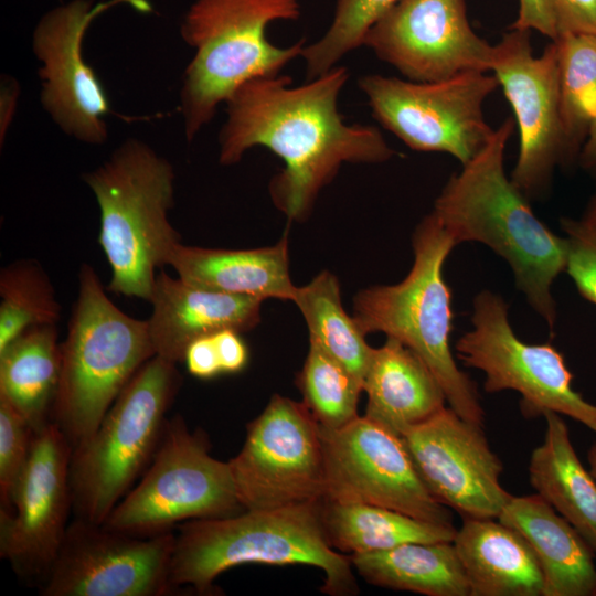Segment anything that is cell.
Returning <instances> with one entry per match:
<instances>
[{"instance_id": "8d00e7d4", "label": "cell", "mask_w": 596, "mask_h": 596, "mask_svg": "<svg viewBox=\"0 0 596 596\" xmlns=\"http://www.w3.org/2000/svg\"><path fill=\"white\" fill-rule=\"evenodd\" d=\"M510 28L535 30L552 41L557 39V30L550 0H519L518 17Z\"/></svg>"}, {"instance_id": "f35d334b", "label": "cell", "mask_w": 596, "mask_h": 596, "mask_svg": "<svg viewBox=\"0 0 596 596\" xmlns=\"http://www.w3.org/2000/svg\"><path fill=\"white\" fill-rule=\"evenodd\" d=\"M222 373H237L248 361V350L241 332L225 329L212 334Z\"/></svg>"}, {"instance_id": "ab89813d", "label": "cell", "mask_w": 596, "mask_h": 596, "mask_svg": "<svg viewBox=\"0 0 596 596\" xmlns=\"http://www.w3.org/2000/svg\"><path fill=\"white\" fill-rule=\"evenodd\" d=\"M20 94L19 83L11 76H1L0 88V143L3 145V139L14 118L18 97Z\"/></svg>"}, {"instance_id": "cb8c5ba5", "label": "cell", "mask_w": 596, "mask_h": 596, "mask_svg": "<svg viewBox=\"0 0 596 596\" xmlns=\"http://www.w3.org/2000/svg\"><path fill=\"white\" fill-rule=\"evenodd\" d=\"M453 544L470 596H543V575L533 550L498 519H464Z\"/></svg>"}, {"instance_id": "9c48e42d", "label": "cell", "mask_w": 596, "mask_h": 596, "mask_svg": "<svg viewBox=\"0 0 596 596\" xmlns=\"http://www.w3.org/2000/svg\"><path fill=\"white\" fill-rule=\"evenodd\" d=\"M245 509L230 462L210 454L207 435L182 416L167 421L157 451L139 482L103 525L134 535L171 531L180 522L232 517Z\"/></svg>"}, {"instance_id": "d4e9b609", "label": "cell", "mask_w": 596, "mask_h": 596, "mask_svg": "<svg viewBox=\"0 0 596 596\" xmlns=\"http://www.w3.org/2000/svg\"><path fill=\"white\" fill-rule=\"evenodd\" d=\"M543 417V440L530 456V483L596 554V480L582 465L562 415L549 411Z\"/></svg>"}, {"instance_id": "4316f807", "label": "cell", "mask_w": 596, "mask_h": 596, "mask_svg": "<svg viewBox=\"0 0 596 596\" xmlns=\"http://www.w3.org/2000/svg\"><path fill=\"white\" fill-rule=\"evenodd\" d=\"M349 557L358 573L376 586L427 596H470L453 542L404 543Z\"/></svg>"}, {"instance_id": "44dd1931", "label": "cell", "mask_w": 596, "mask_h": 596, "mask_svg": "<svg viewBox=\"0 0 596 596\" xmlns=\"http://www.w3.org/2000/svg\"><path fill=\"white\" fill-rule=\"evenodd\" d=\"M497 519L533 550L543 575V596H596L595 552L538 493L512 496Z\"/></svg>"}, {"instance_id": "484cf974", "label": "cell", "mask_w": 596, "mask_h": 596, "mask_svg": "<svg viewBox=\"0 0 596 596\" xmlns=\"http://www.w3.org/2000/svg\"><path fill=\"white\" fill-rule=\"evenodd\" d=\"M60 374L56 324L30 328L0 351V398L38 433L52 422Z\"/></svg>"}, {"instance_id": "3957f363", "label": "cell", "mask_w": 596, "mask_h": 596, "mask_svg": "<svg viewBox=\"0 0 596 596\" xmlns=\"http://www.w3.org/2000/svg\"><path fill=\"white\" fill-rule=\"evenodd\" d=\"M321 501L183 522L175 534L171 583L202 593L210 592L221 573L237 565L304 564L324 573L323 593L356 594L350 557L327 541Z\"/></svg>"}, {"instance_id": "e0dca14e", "label": "cell", "mask_w": 596, "mask_h": 596, "mask_svg": "<svg viewBox=\"0 0 596 596\" xmlns=\"http://www.w3.org/2000/svg\"><path fill=\"white\" fill-rule=\"evenodd\" d=\"M363 45L421 83L488 72L493 50L472 30L465 0H398L371 26Z\"/></svg>"}, {"instance_id": "d590c367", "label": "cell", "mask_w": 596, "mask_h": 596, "mask_svg": "<svg viewBox=\"0 0 596 596\" xmlns=\"http://www.w3.org/2000/svg\"><path fill=\"white\" fill-rule=\"evenodd\" d=\"M550 1L557 38L568 33L596 34V0Z\"/></svg>"}, {"instance_id": "7bdbcfd3", "label": "cell", "mask_w": 596, "mask_h": 596, "mask_svg": "<svg viewBox=\"0 0 596 596\" xmlns=\"http://www.w3.org/2000/svg\"><path fill=\"white\" fill-rule=\"evenodd\" d=\"M588 465H589V471L594 479L596 480V440L590 446L588 454H587Z\"/></svg>"}, {"instance_id": "6da1fadb", "label": "cell", "mask_w": 596, "mask_h": 596, "mask_svg": "<svg viewBox=\"0 0 596 596\" xmlns=\"http://www.w3.org/2000/svg\"><path fill=\"white\" fill-rule=\"evenodd\" d=\"M349 78L343 66L300 86L289 76L252 79L226 102L219 134V161L236 164L254 147L278 156L285 167L268 187L274 205L289 221L310 215L320 191L343 163H382L395 151L374 126L349 125L338 97Z\"/></svg>"}, {"instance_id": "1f68e13d", "label": "cell", "mask_w": 596, "mask_h": 596, "mask_svg": "<svg viewBox=\"0 0 596 596\" xmlns=\"http://www.w3.org/2000/svg\"><path fill=\"white\" fill-rule=\"evenodd\" d=\"M296 383L302 403L321 428L337 429L359 416L363 384L313 342L309 343Z\"/></svg>"}, {"instance_id": "5bb4252c", "label": "cell", "mask_w": 596, "mask_h": 596, "mask_svg": "<svg viewBox=\"0 0 596 596\" xmlns=\"http://www.w3.org/2000/svg\"><path fill=\"white\" fill-rule=\"evenodd\" d=\"M324 497L341 503H366L419 520L453 524L448 508L422 480L398 435L358 416L337 429L321 428Z\"/></svg>"}, {"instance_id": "8992f818", "label": "cell", "mask_w": 596, "mask_h": 596, "mask_svg": "<svg viewBox=\"0 0 596 596\" xmlns=\"http://www.w3.org/2000/svg\"><path fill=\"white\" fill-rule=\"evenodd\" d=\"M299 15L298 0H194L180 28L183 41L194 49L180 91L188 141L242 85L277 76L301 57L304 39L281 47L266 36L272 22Z\"/></svg>"}, {"instance_id": "8fae6325", "label": "cell", "mask_w": 596, "mask_h": 596, "mask_svg": "<svg viewBox=\"0 0 596 596\" xmlns=\"http://www.w3.org/2000/svg\"><path fill=\"white\" fill-rule=\"evenodd\" d=\"M455 350L465 366L485 374L486 392L515 391L525 415L551 411L596 433V405L573 389V374L562 353L551 343L522 341L500 295L483 289L475 296L471 329L456 341Z\"/></svg>"}, {"instance_id": "74e56055", "label": "cell", "mask_w": 596, "mask_h": 596, "mask_svg": "<svg viewBox=\"0 0 596 596\" xmlns=\"http://www.w3.org/2000/svg\"><path fill=\"white\" fill-rule=\"evenodd\" d=\"M183 362L190 374L202 380L222 373L212 334L192 341L184 352Z\"/></svg>"}, {"instance_id": "7a4b0ae2", "label": "cell", "mask_w": 596, "mask_h": 596, "mask_svg": "<svg viewBox=\"0 0 596 596\" xmlns=\"http://www.w3.org/2000/svg\"><path fill=\"white\" fill-rule=\"evenodd\" d=\"M514 129L508 118L461 171L450 175L434 202V214L457 245L477 242L510 266L517 288L553 330L557 308L552 285L565 269L566 241L534 214L530 200L504 170Z\"/></svg>"}, {"instance_id": "277c9868", "label": "cell", "mask_w": 596, "mask_h": 596, "mask_svg": "<svg viewBox=\"0 0 596 596\" xmlns=\"http://www.w3.org/2000/svg\"><path fill=\"white\" fill-rule=\"evenodd\" d=\"M83 180L99 209L98 242L111 274L106 289L149 301L157 269L181 243L168 216L173 166L145 141L129 138Z\"/></svg>"}, {"instance_id": "52a82bcc", "label": "cell", "mask_w": 596, "mask_h": 596, "mask_svg": "<svg viewBox=\"0 0 596 596\" xmlns=\"http://www.w3.org/2000/svg\"><path fill=\"white\" fill-rule=\"evenodd\" d=\"M155 356L147 320L121 311L95 269L84 263L61 342V374L52 422L73 448L84 443L140 366Z\"/></svg>"}, {"instance_id": "e575fe53", "label": "cell", "mask_w": 596, "mask_h": 596, "mask_svg": "<svg viewBox=\"0 0 596 596\" xmlns=\"http://www.w3.org/2000/svg\"><path fill=\"white\" fill-rule=\"evenodd\" d=\"M566 241L565 269L578 292L596 306V226L586 221L562 217Z\"/></svg>"}, {"instance_id": "b9f144b4", "label": "cell", "mask_w": 596, "mask_h": 596, "mask_svg": "<svg viewBox=\"0 0 596 596\" xmlns=\"http://www.w3.org/2000/svg\"><path fill=\"white\" fill-rule=\"evenodd\" d=\"M584 219L596 226V192L589 201Z\"/></svg>"}, {"instance_id": "ba28073f", "label": "cell", "mask_w": 596, "mask_h": 596, "mask_svg": "<svg viewBox=\"0 0 596 596\" xmlns=\"http://www.w3.org/2000/svg\"><path fill=\"white\" fill-rule=\"evenodd\" d=\"M177 363L155 355L118 394L95 432L73 448L75 518L103 524L151 462L181 387Z\"/></svg>"}, {"instance_id": "ffe728a7", "label": "cell", "mask_w": 596, "mask_h": 596, "mask_svg": "<svg viewBox=\"0 0 596 596\" xmlns=\"http://www.w3.org/2000/svg\"><path fill=\"white\" fill-rule=\"evenodd\" d=\"M263 301L202 288L160 270L147 319L155 355L183 362L188 345L201 337L225 329L249 331L260 322Z\"/></svg>"}, {"instance_id": "7402d4cb", "label": "cell", "mask_w": 596, "mask_h": 596, "mask_svg": "<svg viewBox=\"0 0 596 596\" xmlns=\"http://www.w3.org/2000/svg\"><path fill=\"white\" fill-rule=\"evenodd\" d=\"M182 280L214 291L260 300H294L287 234L273 246L227 249L179 243L169 258Z\"/></svg>"}, {"instance_id": "4dcf8cb0", "label": "cell", "mask_w": 596, "mask_h": 596, "mask_svg": "<svg viewBox=\"0 0 596 596\" xmlns=\"http://www.w3.org/2000/svg\"><path fill=\"white\" fill-rule=\"evenodd\" d=\"M61 305L43 267L15 260L0 273V351L30 328L57 324Z\"/></svg>"}, {"instance_id": "4fadbf2b", "label": "cell", "mask_w": 596, "mask_h": 596, "mask_svg": "<svg viewBox=\"0 0 596 596\" xmlns=\"http://www.w3.org/2000/svg\"><path fill=\"white\" fill-rule=\"evenodd\" d=\"M531 32L510 28L493 45L490 68L513 109L520 132L518 160L510 178L530 201L544 196L555 168L573 159L562 118L557 46L552 41L534 56Z\"/></svg>"}, {"instance_id": "d6986e66", "label": "cell", "mask_w": 596, "mask_h": 596, "mask_svg": "<svg viewBox=\"0 0 596 596\" xmlns=\"http://www.w3.org/2000/svg\"><path fill=\"white\" fill-rule=\"evenodd\" d=\"M402 439L433 497L464 519H497L512 497L500 482L503 465L482 425L449 406L409 428Z\"/></svg>"}, {"instance_id": "f546056e", "label": "cell", "mask_w": 596, "mask_h": 596, "mask_svg": "<svg viewBox=\"0 0 596 596\" xmlns=\"http://www.w3.org/2000/svg\"><path fill=\"white\" fill-rule=\"evenodd\" d=\"M553 42L558 53L562 118L574 158L596 116V34L568 33Z\"/></svg>"}, {"instance_id": "f1b7e54d", "label": "cell", "mask_w": 596, "mask_h": 596, "mask_svg": "<svg viewBox=\"0 0 596 596\" xmlns=\"http://www.w3.org/2000/svg\"><path fill=\"white\" fill-rule=\"evenodd\" d=\"M292 302L306 321L309 341L363 384L373 348L354 318L345 312L336 275L322 270L307 285L297 286Z\"/></svg>"}, {"instance_id": "d6a6232c", "label": "cell", "mask_w": 596, "mask_h": 596, "mask_svg": "<svg viewBox=\"0 0 596 596\" xmlns=\"http://www.w3.org/2000/svg\"><path fill=\"white\" fill-rule=\"evenodd\" d=\"M397 1L336 0L330 26L319 40L302 50L307 81L326 74L344 55L362 46L371 26Z\"/></svg>"}, {"instance_id": "ac0fdd59", "label": "cell", "mask_w": 596, "mask_h": 596, "mask_svg": "<svg viewBox=\"0 0 596 596\" xmlns=\"http://www.w3.org/2000/svg\"><path fill=\"white\" fill-rule=\"evenodd\" d=\"M73 447L53 422L35 433L8 511H0V556L24 578L44 577L68 526Z\"/></svg>"}, {"instance_id": "5b68a950", "label": "cell", "mask_w": 596, "mask_h": 596, "mask_svg": "<svg viewBox=\"0 0 596 596\" xmlns=\"http://www.w3.org/2000/svg\"><path fill=\"white\" fill-rule=\"evenodd\" d=\"M455 246L434 212L426 215L412 236L414 262L406 277L394 285L359 290L353 318L365 336L383 332L418 354L440 383L449 407L483 426L477 386L458 368L450 349L453 297L443 270Z\"/></svg>"}, {"instance_id": "30bf717a", "label": "cell", "mask_w": 596, "mask_h": 596, "mask_svg": "<svg viewBox=\"0 0 596 596\" xmlns=\"http://www.w3.org/2000/svg\"><path fill=\"white\" fill-rule=\"evenodd\" d=\"M358 86L375 119L413 150L448 153L464 166L494 132L482 107L499 82L487 72L428 83L369 74Z\"/></svg>"}, {"instance_id": "2e32d148", "label": "cell", "mask_w": 596, "mask_h": 596, "mask_svg": "<svg viewBox=\"0 0 596 596\" xmlns=\"http://www.w3.org/2000/svg\"><path fill=\"white\" fill-rule=\"evenodd\" d=\"M120 4L142 13L152 10L147 0H72L44 13L32 34V50L41 63V105L66 135L88 145L107 140L105 118L111 108L102 82L85 62L83 42L91 23Z\"/></svg>"}, {"instance_id": "7c38bea8", "label": "cell", "mask_w": 596, "mask_h": 596, "mask_svg": "<svg viewBox=\"0 0 596 596\" xmlns=\"http://www.w3.org/2000/svg\"><path fill=\"white\" fill-rule=\"evenodd\" d=\"M228 462L245 510L275 509L324 497L321 426L302 402L273 395L248 424L241 451Z\"/></svg>"}, {"instance_id": "83f0119b", "label": "cell", "mask_w": 596, "mask_h": 596, "mask_svg": "<svg viewBox=\"0 0 596 596\" xmlns=\"http://www.w3.org/2000/svg\"><path fill=\"white\" fill-rule=\"evenodd\" d=\"M321 521L332 549L360 554L404 543L453 542L454 524L434 523L366 503H341L322 498Z\"/></svg>"}, {"instance_id": "60d3db41", "label": "cell", "mask_w": 596, "mask_h": 596, "mask_svg": "<svg viewBox=\"0 0 596 596\" xmlns=\"http://www.w3.org/2000/svg\"><path fill=\"white\" fill-rule=\"evenodd\" d=\"M578 158L581 166L589 173L596 175V116L590 121Z\"/></svg>"}, {"instance_id": "603a6c76", "label": "cell", "mask_w": 596, "mask_h": 596, "mask_svg": "<svg viewBox=\"0 0 596 596\" xmlns=\"http://www.w3.org/2000/svg\"><path fill=\"white\" fill-rule=\"evenodd\" d=\"M365 416L402 437L446 406L445 392L423 359L386 337L373 348L364 376Z\"/></svg>"}, {"instance_id": "9a60e30c", "label": "cell", "mask_w": 596, "mask_h": 596, "mask_svg": "<svg viewBox=\"0 0 596 596\" xmlns=\"http://www.w3.org/2000/svg\"><path fill=\"white\" fill-rule=\"evenodd\" d=\"M175 534L134 535L75 518L42 578L44 596H162Z\"/></svg>"}, {"instance_id": "836d02e7", "label": "cell", "mask_w": 596, "mask_h": 596, "mask_svg": "<svg viewBox=\"0 0 596 596\" xmlns=\"http://www.w3.org/2000/svg\"><path fill=\"white\" fill-rule=\"evenodd\" d=\"M34 435L28 421L0 398V511L10 508V497L29 459Z\"/></svg>"}]
</instances>
